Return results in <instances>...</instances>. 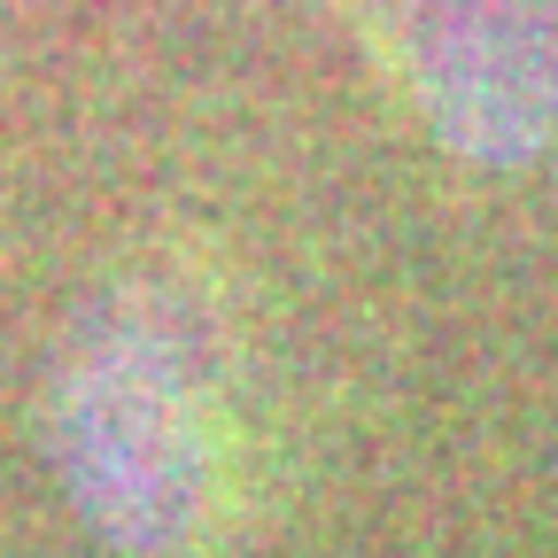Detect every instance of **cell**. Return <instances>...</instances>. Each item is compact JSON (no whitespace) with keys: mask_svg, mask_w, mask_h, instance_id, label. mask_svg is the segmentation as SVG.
<instances>
[{"mask_svg":"<svg viewBox=\"0 0 558 558\" xmlns=\"http://www.w3.org/2000/svg\"><path fill=\"white\" fill-rule=\"evenodd\" d=\"M442 148L527 163L558 140V0H341Z\"/></svg>","mask_w":558,"mask_h":558,"instance_id":"obj_1","label":"cell"}]
</instances>
